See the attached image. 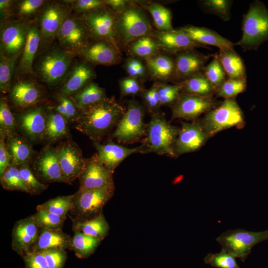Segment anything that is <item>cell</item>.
Returning a JSON list of instances; mask_svg holds the SVG:
<instances>
[{
  "instance_id": "6da1fadb",
  "label": "cell",
  "mask_w": 268,
  "mask_h": 268,
  "mask_svg": "<svg viewBox=\"0 0 268 268\" xmlns=\"http://www.w3.org/2000/svg\"><path fill=\"white\" fill-rule=\"evenodd\" d=\"M125 111L114 97H106L79 111L75 128L93 141L99 142L118 124Z\"/></svg>"
},
{
  "instance_id": "7a4b0ae2",
  "label": "cell",
  "mask_w": 268,
  "mask_h": 268,
  "mask_svg": "<svg viewBox=\"0 0 268 268\" xmlns=\"http://www.w3.org/2000/svg\"><path fill=\"white\" fill-rule=\"evenodd\" d=\"M179 129L171 125L158 112L151 114L142 144L144 153H154L176 157L174 146Z\"/></svg>"
},
{
  "instance_id": "3957f363",
  "label": "cell",
  "mask_w": 268,
  "mask_h": 268,
  "mask_svg": "<svg viewBox=\"0 0 268 268\" xmlns=\"http://www.w3.org/2000/svg\"><path fill=\"white\" fill-rule=\"evenodd\" d=\"M242 36L235 45L244 50H257L268 40V10L265 4L255 0L244 15L242 23Z\"/></svg>"
},
{
  "instance_id": "277c9868",
  "label": "cell",
  "mask_w": 268,
  "mask_h": 268,
  "mask_svg": "<svg viewBox=\"0 0 268 268\" xmlns=\"http://www.w3.org/2000/svg\"><path fill=\"white\" fill-rule=\"evenodd\" d=\"M244 118L243 111L235 98H227L205 113L199 123L209 137L234 127H242Z\"/></svg>"
},
{
  "instance_id": "5b68a950",
  "label": "cell",
  "mask_w": 268,
  "mask_h": 268,
  "mask_svg": "<svg viewBox=\"0 0 268 268\" xmlns=\"http://www.w3.org/2000/svg\"><path fill=\"white\" fill-rule=\"evenodd\" d=\"M116 29L119 42L125 47L136 39L152 36L154 30L144 12L136 5L129 4L117 13Z\"/></svg>"
},
{
  "instance_id": "8992f818",
  "label": "cell",
  "mask_w": 268,
  "mask_h": 268,
  "mask_svg": "<svg viewBox=\"0 0 268 268\" xmlns=\"http://www.w3.org/2000/svg\"><path fill=\"white\" fill-rule=\"evenodd\" d=\"M268 240V229L261 232H252L243 229L229 230L216 239L222 250L244 262L257 244Z\"/></svg>"
},
{
  "instance_id": "52a82bcc",
  "label": "cell",
  "mask_w": 268,
  "mask_h": 268,
  "mask_svg": "<svg viewBox=\"0 0 268 268\" xmlns=\"http://www.w3.org/2000/svg\"><path fill=\"white\" fill-rule=\"evenodd\" d=\"M115 186L92 189H79L74 194L73 207L70 211L74 220L92 218L102 211V208L114 194Z\"/></svg>"
},
{
  "instance_id": "ba28073f",
  "label": "cell",
  "mask_w": 268,
  "mask_h": 268,
  "mask_svg": "<svg viewBox=\"0 0 268 268\" xmlns=\"http://www.w3.org/2000/svg\"><path fill=\"white\" fill-rule=\"evenodd\" d=\"M144 108L138 101H129L126 111L117 124L113 137L123 143H133L145 134Z\"/></svg>"
},
{
  "instance_id": "9c48e42d",
  "label": "cell",
  "mask_w": 268,
  "mask_h": 268,
  "mask_svg": "<svg viewBox=\"0 0 268 268\" xmlns=\"http://www.w3.org/2000/svg\"><path fill=\"white\" fill-rule=\"evenodd\" d=\"M117 13L104 8L84 13L82 20L90 36L97 40L106 41L120 50L116 29Z\"/></svg>"
},
{
  "instance_id": "30bf717a",
  "label": "cell",
  "mask_w": 268,
  "mask_h": 268,
  "mask_svg": "<svg viewBox=\"0 0 268 268\" xmlns=\"http://www.w3.org/2000/svg\"><path fill=\"white\" fill-rule=\"evenodd\" d=\"M70 52L53 49L44 55L36 66L37 74L49 85H54L65 76L71 63Z\"/></svg>"
},
{
  "instance_id": "8fae6325",
  "label": "cell",
  "mask_w": 268,
  "mask_h": 268,
  "mask_svg": "<svg viewBox=\"0 0 268 268\" xmlns=\"http://www.w3.org/2000/svg\"><path fill=\"white\" fill-rule=\"evenodd\" d=\"M219 104L212 96L202 97L181 92L172 106V119L193 121Z\"/></svg>"
},
{
  "instance_id": "7c38bea8",
  "label": "cell",
  "mask_w": 268,
  "mask_h": 268,
  "mask_svg": "<svg viewBox=\"0 0 268 268\" xmlns=\"http://www.w3.org/2000/svg\"><path fill=\"white\" fill-rule=\"evenodd\" d=\"M56 148L62 174L70 185L82 173L85 159L79 147L72 140L62 142Z\"/></svg>"
},
{
  "instance_id": "4fadbf2b",
  "label": "cell",
  "mask_w": 268,
  "mask_h": 268,
  "mask_svg": "<svg viewBox=\"0 0 268 268\" xmlns=\"http://www.w3.org/2000/svg\"><path fill=\"white\" fill-rule=\"evenodd\" d=\"M90 36L82 19L68 15L65 20L58 35L61 46L69 51L81 52L88 45Z\"/></svg>"
},
{
  "instance_id": "5bb4252c",
  "label": "cell",
  "mask_w": 268,
  "mask_h": 268,
  "mask_svg": "<svg viewBox=\"0 0 268 268\" xmlns=\"http://www.w3.org/2000/svg\"><path fill=\"white\" fill-rule=\"evenodd\" d=\"M113 173L99 160L97 153L85 159L79 176V189H92L114 186Z\"/></svg>"
},
{
  "instance_id": "9a60e30c",
  "label": "cell",
  "mask_w": 268,
  "mask_h": 268,
  "mask_svg": "<svg viewBox=\"0 0 268 268\" xmlns=\"http://www.w3.org/2000/svg\"><path fill=\"white\" fill-rule=\"evenodd\" d=\"M29 25L14 21L2 25L0 30V55L12 58L22 53Z\"/></svg>"
},
{
  "instance_id": "2e32d148",
  "label": "cell",
  "mask_w": 268,
  "mask_h": 268,
  "mask_svg": "<svg viewBox=\"0 0 268 268\" xmlns=\"http://www.w3.org/2000/svg\"><path fill=\"white\" fill-rule=\"evenodd\" d=\"M213 55H205L194 49L187 50L175 54V71L172 80L182 82L202 71L205 64Z\"/></svg>"
},
{
  "instance_id": "e0dca14e",
  "label": "cell",
  "mask_w": 268,
  "mask_h": 268,
  "mask_svg": "<svg viewBox=\"0 0 268 268\" xmlns=\"http://www.w3.org/2000/svg\"><path fill=\"white\" fill-rule=\"evenodd\" d=\"M33 165L36 176L43 181L68 184L62 174L56 148L45 146L37 156Z\"/></svg>"
},
{
  "instance_id": "ac0fdd59",
  "label": "cell",
  "mask_w": 268,
  "mask_h": 268,
  "mask_svg": "<svg viewBox=\"0 0 268 268\" xmlns=\"http://www.w3.org/2000/svg\"><path fill=\"white\" fill-rule=\"evenodd\" d=\"M208 138L199 122L183 123L174 146L175 157L198 150Z\"/></svg>"
},
{
  "instance_id": "d6986e66",
  "label": "cell",
  "mask_w": 268,
  "mask_h": 268,
  "mask_svg": "<svg viewBox=\"0 0 268 268\" xmlns=\"http://www.w3.org/2000/svg\"><path fill=\"white\" fill-rule=\"evenodd\" d=\"M40 230L30 216L17 221L12 232V249L21 256L29 252L37 240Z\"/></svg>"
},
{
  "instance_id": "ffe728a7",
  "label": "cell",
  "mask_w": 268,
  "mask_h": 268,
  "mask_svg": "<svg viewBox=\"0 0 268 268\" xmlns=\"http://www.w3.org/2000/svg\"><path fill=\"white\" fill-rule=\"evenodd\" d=\"M17 125L31 141L43 139L47 114L42 107H32L18 114Z\"/></svg>"
},
{
  "instance_id": "44dd1931",
  "label": "cell",
  "mask_w": 268,
  "mask_h": 268,
  "mask_svg": "<svg viewBox=\"0 0 268 268\" xmlns=\"http://www.w3.org/2000/svg\"><path fill=\"white\" fill-rule=\"evenodd\" d=\"M99 160L107 168L114 172L115 169L129 156L135 153H144L142 145L134 148H128L112 141L101 144L93 141Z\"/></svg>"
},
{
  "instance_id": "7402d4cb",
  "label": "cell",
  "mask_w": 268,
  "mask_h": 268,
  "mask_svg": "<svg viewBox=\"0 0 268 268\" xmlns=\"http://www.w3.org/2000/svg\"><path fill=\"white\" fill-rule=\"evenodd\" d=\"M66 7L57 3H52L46 6L40 18L41 36L49 40L58 36L60 30L67 16Z\"/></svg>"
},
{
  "instance_id": "603a6c76",
  "label": "cell",
  "mask_w": 268,
  "mask_h": 268,
  "mask_svg": "<svg viewBox=\"0 0 268 268\" xmlns=\"http://www.w3.org/2000/svg\"><path fill=\"white\" fill-rule=\"evenodd\" d=\"M163 50L174 54L196 48H207L193 41L180 29L169 31H154L153 36Z\"/></svg>"
},
{
  "instance_id": "cb8c5ba5",
  "label": "cell",
  "mask_w": 268,
  "mask_h": 268,
  "mask_svg": "<svg viewBox=\"0 0 268 268\" xmlns=\"http://www.w3.org/2000/svg\"><path fill=\"white\" fill-rule=\"evenodd\" d=\"M80 52L87 62L94 65H116L120 62L121 58V52L104 40H97L88 45Z\"/></svg>"
},
{
  "instance_id": "d4e9b609",
  "label": "cell",
  "mask_w": 268,
  "mask_h": 268,
  "mask_svg": "<svg viewBox=\"0 0 268 268\" xmlns=\"http://www.w3.org/2000/svg\"><path fill=\"white\" fill-rule=\"evenodd\" d=\"M180 29L193 41L205 47L213 46L220 50L234 48L235 46L231 41L207 28L186 25Z\"/></svg>"
},
{
  "instance_id": "484cf974",
  "label": "cell",
  "mask_w": 268,
  "mask_h": 268,
  "mask_svg": "<svg viewBox=\"0 0 268 268\" xmlns=\"http://www.w3.org/2000/svg\"><path fill=\"white\" fill-rule=\"evenodd\" d=\"M41 37L39 27L34 23L29 25L19 65V71L22 74L36 75L34 72L32 66L39 47Z\"/></svg>"
},
{
  "instance_id": "4316f807",
  "label": "cell",
  "mask_w": 268,
  "mask_h": 268,
  "mask_svg": "<svg viewBox=\"0 0 268 268\" xmlns=\"http://www.w3.org/2000/svg\"><path fill=\"white\" fill-rule=\"evenodd\" d=\"M94 71L86 63H80L72 68L61 89V95L70 97L75 94L89 82L94 76Z\"/></svg>"
},
{
  "instance_id": "83f0119b",
  "label": "cell",
  "mask_w": 268,
  "mask_h": 268,
  "mask_svg": "<svg viewBox=\"0 0 268 268\" xmlns=\"http://www.w3.org/2000/svg\"><path fill=\"white\" fill-rule=\"evenodd\" d=\"M41 97V93L38 87L28 81H19L11 89V100L17 106L22 108L34 106L39 102Z\"/></svg>"
},
{
  "instance_id": "f1b7e54d",
  "label": "cell",
  "mask_w": 268,
  "mask_h": 268,
  "mask_svg": "<svg viewBox=\"0 0 268 268\" xmlns=\"http://www.w3.org/2000/svg\"><path fill=\"white\" fill-rule=\"evenodd\" d=\"M70 237L62 229L40 228L37 240L30 251H43L54 249L69 248ZM29 251V252H30Z\"/></svg>"
},
{
  "instance_id": "f546056e",
  "label": "cell",
  "mask_w": 268,
  "mask_h": 268,
  "mask_svg": "<svg viewBox=\"0 0 268 268\" xmlns=\"http://www.w3.org/2000/svg\"><path fill=\"white\" fill-rule=\"evenodd\" d=\"M217 57L228 78H246L244 62L234 48L220 49Z\"/></svg>"
},
{
  "instance_id": "4dcf8cb0",
  "label": "cell",
  "mask_w": 268,
  "mask_h": 268,
  "mask_svg": "<svg viewBox=\"0 0 268 268\" xmlns=\"http://www.w3.org/2000/svg\"><path fill=\"white\" fill-rule=\"evenodd\" d=\"M5 142L11 164L19 166L31 160L34 151L26 138L15 134L6 137Z\"/></svg>"
},
{
  "instance_id": "1f68e13d",
  "label": "cell",
  "mask_w": 268,
  "mask_h": 268,
  "mask_svg": "<svg viewBox=\"0 0 268 268\" xmlns=\"http://www.w3.org/2000/svg\"><path fill=\"white\" fill-rule=\"evenodd\" d=\"M146 67L151 76L156 79L165 81L173 78L175 71V61L166 55L157 54L145 60Z\"/></svg>"
},
{
  "instance_id": "d6a6232c",
  "label": "cell",
  "mask_w": 268,
  "mask_h": 268,
  "mask_svg": "<svg viewBox=\"0 0 268 268\" xmlns=\"http://www.w3.org/2000/svg\"><path fill=\"white\" fill-rule=\"evenodd\" d=\"M110 227L101 212L96 216L84 220H73V230L104 239L109 233Z\"/></svg>"
},
{
  "instance_id": "836d02e7",
  "label": "cell",
  "mask_w": 268,
  "mask_h": 268,
  "mask_svg": "<svg viewBox=\"0 0 268 268\" xmlns=\"http://www.w3.org/2000/svg\"><path fill=\"white\" fill-rule=\"evenodd\" d=\"M68 122L60 114L52 112L47 114L46 124L43 140L54 143L69 135Z\"/></svg>"
},
{
  "instance_id": "e575fe53",
  "label": "cell",
  "mask_w": 268,
  "mask_h": 268,
  "mask_svg": "<svg viewBox=\"0 0 268 268\" xmlns=\"http://www.w3.org/2000/svg\"><path fill=\"white\" fill-rule=\"evenodd\" d=\"M70 98L79 111L93 105L106 97L104 89L94 82H89Z\"/></svg>"
},
{
  "instance_id": "d590c367",
  "label": "cell",
  "mask_w": 268,
  "mask_h": 268,
  "mask_svg": "<svg viewBox=\"0 0 268 268\" xmlns=\"http://www.w3.org/2000/svg\"><path fill=\"white\" fill-rule=\"evenodd\" d=\"M131 55L144 60L158 54L161 48L156 39L151 36H145L133 41L127 46Z\"/></svg>"
},
{
  "instance_id": "8d00e7d4",
  "label": "cell",
  "mask_w": 268,
  "mask_h": 268,
  "mask_svg": "<svg viewBox=\"0 0 268 268\" xmlns=\"http://www.w3.org/2000/svg\"><path fill=\"white\" fill-rule=\"evenodd\" d=\"M103 240L80 232H75L71 238L70 248L79 258H86L92 255Z\"/></svg>"
},
{
  "instance_id": "74e56055",
  "label": "cell",
  "mask_w": 268,
  "mask_h": 268,
  "mask_svg": "<svg viewBox=\"0 0 268 268\" xmlns=\"http://www.w3.org/2000/svg\"><path fill=\"white\" fill-rule=\"evenodd\" d=\"M182 93L202 97H212L215 89L202 71L182 82Z\"/></svg>"
},
{
  "instance_id": "f35d334b",
  "label": "cell",
  "mask_w": 268,
  "mask_h": 268,
  "mask_svg": "<svg viewBox=\"0 0 268 268\" xmlns=\"http://www.w3.org/2000/svg\"><path fill=\"white\" fill-rule=\"evenodd\" d=\"M150 14L154 26L159 31L173 30L172 14L167 7L157 2H151L142 6Z\"/></svg>"
},
{
  "instance_id": "ab89813d",
  "label": "cell",
  "mask_w": 268,
  "mask_h": 268,
  "mask_svg": "<svg viewBox=\"0 0 268 268\" xmlns=\"http://www.w3.org/2000/svg\"><path fill=\"white\" fill-rule=\"evenodd\" d=\"M74 194L61 196L50 199L37 206V210H45L67 218V215L73 207Z\"/></svg>"
},
{
  "instance_id": "60d3db41",
  "label": "cell",
  "mask_w": 268,
  "mask_h": 268,
  "mask_svg": "<svg viewBox=\"0 0 268 268\" xmlns=\"http://www.w3.org/2000/svg\"><path fill=\"white\" fill-rule=\"evenodd\" d=\"M17 123L11 112L7 100L1 98L0 101V135L6 137L16 133Z\"/></svg>"
},
{
  "instance_id": "b9f144b4",
  "label": "cell",
  "mask_w": 268,
  "mask_h": 268,
  "mask_svg": "<svg viewBox=\"0 0 268 268\" xmlns=\"http://www.w3.org/2000/svg\"><path fill=\"white\" fill-rule=\"evenodd\" d=\"M200 1L202 8L205 12L215 15L224 21L230 19L232 0H204Z\"/></svg>"
},
{
  "instance_id": "7bdbcfd3",
  "label": "cell",
  "mask_w": 268,
  "mask_h": 268,
  "mask_svg": "<svg viewBox=\"0 0 268 268\" xmlns=\"http://www.w3.org/2000/svg\"><path fill=\"white\" fill-rule=\"evenodd\" d=\"M246 87V78H227L215 90L214 94L216 96L224 99L234 98L237 95L244 92Z\"/></svg>"
},
{
  "instance_id": "ee69618b",
  "label": "cell",
  "mask_w": 268,
  "mask_h": 268,
  "mask_svg": "<svg viewBox=\"0 0 268 268\" xmlns=\"http://www.w3.org/2000/svg\"><path fill=\"white\" fill-rule=\"evenodd\" d=\"M40 228L49 230L62 229L66 218L45 210H37L30 216Z\"/></svg>"
},
{
  "instance_id": "f6af8a7d",
  "label": "cell",
  "mask_w": 268,
  "mask_h": 268,
  "mask_svg": "<svg viewBox=\"0 0 268 268\" xmlns=\"http://www.w3.org/2000/svg\"><path fill=\"white\" fill-rule=\"evenodd\" d=\"M19 55L7 58L0 55V90L3 93H7L10 90L15 65Z\"/></svg>"
},
{
  "instance_id": "bcb514c9",
  "label": "cell",
  "mask_w": 268,
  "mask_h": 268,
  "mask_svg": "<svg viewBox=\"0 0 268 268\" xmlns=\"http://www.w3.org/2000/svg\"><path fill=\"white\" fill-rule=\"evenodd\" d=\"M202 72L215 90L226 79V74L218 59L217 54L213 55L212 61L204 67Z\"/></svg>"
},
{
  "instance_id": "7dc6e473",
  "label": "cell",
  "mask_w": 268,
  "mask_h": 268,
  "mask_svg": "<svg viewBox=\"0 0 268 268\" xmlns=\"http://www.w3.org/2000/svg\"><path fill=\"white\" fill-rule=\"evenodd\" d=\"M157 85L160 106L172 107L182 92V82L176 83L175 84L157 83Z\"/></svg>"
},
{
  "instance_id": "c3c4849f",
  "label": "cell",
  "mask_w": 268,
  "mask_h": 268,
  "mask_svg": "<svg viewBox=\"0 0 268 268\" xmlns=\"http://www.w3.org/2000/svg\"><path fill=\"white\" fill-rule=\"evenodd\" d=\"M204 263L217 268H240L236 257L221 250L217 253H209L204 259Z\"/></svg>"
},
{
  "instance_id": "681fc988",
  "label": "cell",
  "mask_w": 268,
  "mask_h": 268,
  "mask_svg": "<svg viewBox=\"0 0 268 268\" xmlns=\"http://www.w3.org/2000/svg\"><path fill=\"white\" fill-rule=\"evenodd\" d=\"M17 166L25 184L30 192V194H40L48 188V185L40 182L34 175L29 166V163Z\"/></svg>"
},
{
  "instance_id": "f907efd6",
  "label": "cell",
  "mask_w": 268,
  "mask_h": 268,
  "mask_svg": "<svg viewBox=\"0 0 268 268\" xmlns=\"http://www.w3.org/2000/svg\"><path fill=\"white\" fill-rule=\"evenodd\" d=\"M59 104L55 108V111L62 115L67 122H75L79 110L74 102L68 97L60 95L58 97Z\"/></svg>"
},
{
  "instance_id": "816d5d0a",
  "label": "cell",
  "mask_w": 268,
  "mask_h": 268,
  "mask_svg": "<svg viewBox=\"0 0 268 268\" xmlns=\"http://www.w3.org/2000/svg\"><path fill=\"white\" fill-rule=\"evenodd\" d=\"M144 106L151 114L158 112L160 106L157 83L149 89L143 90L141 93Z\"/></svg>"
},
{
  "instance_id": "f5cc1de1",
  "label": "cell",
  "mask_w": 268,
  "mask_h": 268,
  "mask_svg": "<svg viewBox=\"0 0 268 268\" xmlns=\"http://www.w3.org/2000/svg\"><path fill=\"white\" fill-rule=\"evenodd\" d=\"M64 249H54L43 251L48 268H63L67 255Z\"/></svg>"
},
{
  "instance_id": "db71d44e",
  "label": "cell",
  "mask_w": 268,
  "mask_h": 268,
  "mask_svg": "<svg viewBox=\"0 0 268 268\" xmlns=\"http://www.w3.org/2000/svg\"><path fill=\"white\" fill-rule=\"evenodd\" d=\"M121 95L123 96H134L140 94L143 89L137 78L131 77L122 79L120 82Z\"/></svg>"
},
{
  "instance_id": "11a10c76",
  "label": "cell",
  "mask_w": 268,
  "mask_h": 268,
  "mask_svg": "<svg viewBox=\"0 0 268 268\" xmlns=\"http://www.w3.org/2000/svg\"><path fill=\"white\" fill-rule=\"evenodd\" d=\"M22 256L26 268H48L42 251H30Z\"/></svg>"
},
{
  "instance_id": "9f6ffc18",
  "label": "cell",
  "mask_w": 268,
  "mask_h": 268,
  "mask_svg": "<svg viewBox=\"0 0 268 268\" xmlns=\"http://www.w3.org/2000/svg\"><path fill=\"white\" fill-rule=\"evenodd\" d=\"M146 67L138 59H129L126 64V70L130 77L138 78L143 77L146 72Z\"/></svg>"
},
{
  "instance_id": "6f0895ef",
  "label": "cell",
  "mask_w": 268,
  "mask_h": 268,
  "mask_svg": "<svg viewBox=\"0 0 268 268\" xmlns=\"http://www.w3.org/2000/svg\"><path fill=\"white\" fill-rule=\"evenodd\" d=\"M43 0H24L18 5V12L20 16L29 17L34 14L44 3Z\"/></svg>"
},
{
  "instance_id": "680465c9",
  "label": "cell",
  "mask_w": 268,
  "mask_h": 268,
  "mask_svg": "<svg viewBox=\"0 0 268 268\" xmlns=\"http://www.w3.org/2000/svg\"><path fill=\"white\" fill-rule=\"evenodd\" d=\"M105 5L104 0H78L75 1L74 7L79 12L86 13L104 8Z\"/></svg>"
},
{
  "instance_id": "91938a15",
  "label": "cell",
  "mask_w": 268,
  "mask_h": 268,
  "mask_svg": "<svg viewBox=\"0 0 268 268\" xmlns=\"http://www.w3.org/2000/svg\"><path fill=\"white\" fill-rule=\"evenodd\" d=\"M7 168L10 173L13 190L23 192L30 194V192L24 182L18 166L10 164Z\"/></svg>"
},
{
  "instance_id": "94428289",
  "label": "cell",
  "mask_w": 268,
  "mask_h": 268,
  "mask_svg": "<svg viewBox=\"0 0 268 268\" xmlns=\"http://www.w3.org/2000/svg\"><path fill=\"white\" fill-rule=\"evenodd\" d=\"M0 175L11 164V160L8 151L5 139L6 137L0 135Z\"/></svg>"
},
{
  "instance_id": "6125c7cd",
  "label": "cell",
  "mask_w": 268,
  "mask_h": 268,
  "mask_svg": "<svg viewBox=\"0 0 268 268\" xmlns=\"http://www.w3.org/2000/svg\"><path fill=\"white\" fill-rule=\"evenodd\" d=\"M104 2L106 5L110 6L117 13L123 11L130 4L129 1L126 0H106Z\"/></svg>"
},
{
  "instance_id": "be15d7a7",
  "label": "cell",
  "mask_w": 268,
  "mask_h": 268,
  "mask_svg": "<svg viewBox=\"0 0 268 268\" xmlns=\"http://www.w3.org/2000/svg\"><path fill=\"white\" fill-rule=\"evenodd\" d=\"M12 2V0H0V12L1 18L6 17L9 14L10 8Z\"/></svg>"
}]
</instances>
